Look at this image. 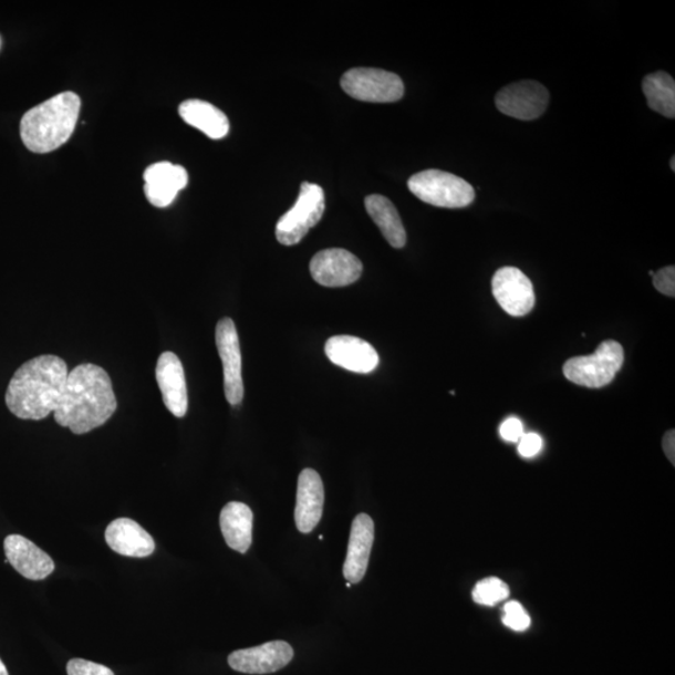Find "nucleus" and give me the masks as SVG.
<instances>
[{
	"label": "nucleus",
	"instance_id": "f257e3e1",
	"mask_svg": "<svg viewBox=\"0 0 675 675\" xmlns=\"http://www.w3.org/2000/svg\"><path fill=\"white\" fill-rule=\"evenodd\" d=\"M117 411L110 374L101 366L81 364L68 375L54 419L74 434L90 433L107 423Z\"/></svg>",
	"mask_w": 675,
	"mask_h": 675
},
{
	"label": "nucleus",
	"instance_id": "f03ea898",
	"mask_svg": "<svg viewBox=\"0 0 675 675\" xmlns=\"http://www.w3.org/2000/svg\"><path fill=\"white\" fill-rule=\"evenodd\" d=\"M68 375V366L60 356H35L14 373L6 394L7 407L19 419L46 418L60 405Z\"/></svg>",
	"mask_w": 675,
	"mask_h": 675
},
{
	"label": "nucleus",
	"instance_id": "7ed1b4c3",
	"mask_svg": "<svg viewBox=\"0 0 675 675\" xmlns=\"http://www.w3.org/2000/svg\"><path fill=\"white\" fill-rule=\"evenodd\" d=\"M81 98L73 92L52 96L28 111L21 122L24 146L34 153L53 152L71 138L79 121Z\"/></svg>",
	"mask_w": 675,
	"mask_h": 675
},
{
	"label": "nucleus",
	"instance_id": "20e7f679",
	"mask_svg": "<svg viewBox=\"0 0 675 675\" xmlns=\"http://www.w3.org/2000/svg\"><path fill=\"white\" fill-rule=\"evenodd\" d=\"M408 188L422 201L439 208H466L476 198L475 188L467 180L438 169L412 176Z\"/></svg>",
	"mask_w": 675,
	"mask_h": 675
},
{
	"label": "nucleus",
	"instance_id": "39448f33",
	"mask_svg": "<svg viewBox=\"0 0 675 675\" xmlns=\"http://www.w3.org/2000/svg\"><path fill=\"white\" fill-rule=\"evenodd\" d=\"M624 362L623 346L615 341L598 345L591 355L574 356L563 366L568 381L586 388H602L612 383Z\"/></svg>",
	"mask_w": 675,
	"mask_h": 675
},
{
	"label": "nucleus",
	"instance_id": "423d86ee",
	"mask_svg": "<svg viewBox=\"0 0 675 675\" xmlns=\"http://www.w3.org/2000/svg\"><path fill=\"white\" fill-rule=\"evenodd\" d=\"M325 210L323 189L313 183H302L294 207L278 220L276 237L283 246H295L311 228L320 224Z\"/></svg>",
	"mask_w": 675,
	"mask_h": 675
},
{
	"label": "nucleus",
	"instance_id": "0eeeda50",
	"mask_svg": "<svg viewBox=\"0 0 675 675\" xmlns=\"http://www.w3.org/2000/svg\"><path fill=\"white\" fill-rule=\"evenodd\" d=\"M341 85L352 98L371 103H393L403 98L401 76L375 68H353L344 73Z\"/></svg>",
	"mask_w": 675,
	"mask_h": 675
},
{
	"label": "nucleus",
	"instance_id": "6e6552de",
	"mask_svg": "<svg viewBox=\"0 0 675 675\" xmlns=\"http://www.w3.org/2000/svg\"><path fill=\"white\" fill-rule=\"evenodd\" d=\"M216 342L224 363L226 398L229 404L239 405L245 397L242 353H240L236 324L230 318H224L218 322Z\"/></svg>",
	"mask_w": 675,
	"mask_h": 675
},
{
	"label": "nucleus",
	"instance_id": "1a4fd4ad",
	"mask_svg": "<svg viewBox=\"0 0 675 675\" xmlns=\"http://www.w3.org/2000/svg\"><path fill=\"white\" fill-rule=\"evenodd\" d=\"M499 112L520 121H534L543 115L549 104L544 85L534 81L509 84L496 96Z\"/></svg>",
	"mask_w": 675,
	"mask_h": 675
},
{
	"label": "nucleus",
	"instance_id": "9d476101",
	"mask_svg": "<svg viewBox=\"0 0 675 675\" xmlns=\"http://www.w3.org/2000/svg\"><path fill=\"white\" fill-rule=\"evenodd\" d=\"M491 289L501 310L509 315L525 316L533 311V284L522 270L515 267L500 268L491 281Z\"/></svg>",
	"mask_w": 675,
	"mask_h": 675
},
{
	"label": "nucleus",
	"instance_id": "9b49d317",
	"mask_svg": "<svg viewBox=\"0 0 675 675\" xmlns=\"http://www.w3.org/2000/svg\"><path fill=\"white\" fill-rule=\"evenodd\" d=\"M363 264L349 250L332 248L316 253L311 262V274L318 284L338 288L359 281Z\"/></svg>",
	"mask_w": 675,
	"mask_h": 675
},
{
	"label": "nucleus",
	"instance_id": "f8f14e48",
	"mask_svg": "<svg viewBox=\"0 0 675 675\" xmlns=\"http://www.w3.org/2000/svg\"><path fill=\"white\" fill-rule=\"evenodd\" d=\"M294 651L284 641H273L259 647L239 650L229 655L231 669L247 674H269L281 671L291 663Z\"/></svg>",
	"mask_w": 675,
	"mask_h": 675
},
{
	"label": "nucleus",
	"instance_id": "ddd939ff",
	"mask_svg": "<svg viewBox=\"0 0 675 675\" xmlns=\"http://www.w3.org/2000/svg\"><path fill=\"white\" fill-rule=\"evenodd\" d=\"M328 360L341 368L360 374L372 373L380 364V355L361 338L335 335L325 343Z\"/></svg>",
	"mask_w": 675,
	"mask_h": 675
},
{
	"label": "nucleus",
	"instance_id": "4468645a",
	"mask_svg": "<svg viewBox=\"0 0 675 675\" xmlns=\"http://www.w3.org/2000/svg\"><path fill=\"white\" fill-rule=\"evenodd\" d=\"M6 562L27 580L42 581L54 572L53 559L31 540L12 534L4 539Z\"/></svg>",
	"mask_w": 675,
	"mask_h": 675
},
{
	"label": "nucleus",
	"instance_id": "2eb2a0df",
	"mask_svg": "<svg viewBox=\"0 0 675 675\" xmlns=\"http://www.w3.org/2000/svg\"><path fill=\"white\" fill-rule=\"evenodd\" d=\"M144 193L154 207L172 205L181 189L188 185V172L177 164L159 162L144 172Z\"/></svg>",
	"mask_w": 675,
	"mask_h": 675
},
{
	"label": "nucleus",
	"instance_id": "dca6fc26",
	"mask_svg": "<svg viewBox=\"0 0 675 675\" xmlns=\"http://www.w3.org/2000/svg\"><path fill=\"white\" fill-rule=\"evenodd\" d=\"M156 377L167 409L177 418L188 412V391L185 370L175 353L166 352L159 356Z\"/></svg>",
	"mask_w": 675,
	"mask_h": 675
},
{
	"label": "nucleus",
	"instance_id": "f3484780",
	"mask_svg": "<svg viewBox=\"0 0 675 675\" xmlns=\"http://www.w3.org/2000/svg\"><path fill=\"white\" fill-rule=\"evenodd\" d=\"M324 507V486L314 469L307 468L298 479L295 525L299 532L311 533L321 522Z\"/></svg>",
	"mask_w": 675,
	"mask_h": 675
},
{
	"label": "nucleus",
	"instance_id": "a211bd4d",
	"mask_svg": "<svg viewBox=\"0 0 675 675\" xmlns=\"http://www.w3.org/2000/svg\"><path fill=\"white\" fill-rule=\"evenodd\" d=\"M374 543V522L368 515L356 516L353 520L349 553H346L343 574L346 582L359 584L362 582Z\"/></svg>",
	"mask_w": 675,
	"mask_h": 675
},
{
	"label": "nucleus",
	"instance_id": "6ab92c4d",
	"mask_svg": "<svg viewBox=\"0 0 675 675\" xmlns=\"http://www.w3.org/2000/svg\"><path fill=\"white\" fill-rule=\"evenodd\" d=\"M105 540L112 551L125 557L146 558L156 549L147 530L129 518L113 520L105 530Z\"/></svg>",
	"mask_w": 675,
	"mask_h": 675
},
{
	"label": "nucleus",
	"instance_id": "aec40b11",
	"mask_svg": "<svg viewBox=\"0 0 675 675\" xmlns=\"http://www.w3.org/2000/svg\"><path fill=\"white\" fill-rule=\"evenodd\" d=\"M220 529L228 547L239 553H247L252 546V509L239 501H230L221 509Z\"/></svg>",
	"mask_w": 675,
	"mask_h": 675
},
{
	"label": "nucleus",
	"instance_id": "412c9836",
	"mask_svg": "<svg viewBox=\"0 0 675 675\" xmlns=\"http://www.w3.org/2000/svg\"><path fill=\"white\" fill-rule=\"evenodd\" d=\"M183 121L205 133L211 139L225 138L229 132L227 115L205 101L189 100L179 105Z\"/></svg>",
	"mask_w": 675,
	"mask_h": 675
},
{
	"label": "nucleus",
	"instance_id": "4be33fe9",
	"mask_svg": "<svg viewBox=\"0 0 675 675\" xmlns=\"http://www.w3.org/2000/svg\"><path fill=\"white\" fill-rule=\"evenodd\" d=\"M364 205L385 240L393 248H403L407 243V231L393 202L381 195H372L365 198Z\"/></svg>",
	"mask_w": 675,
	"mask_h": 675
},
{
	"label": "nucleus",
	"instance_id": "5701e85b",
	"mask_svg": "<svg viewBox=\"0 0 675 675\" xmlns=\"http://www.w3.org/2000/svg\"><path fill=\"white\" fill-rule=\"evenodd\" d=\"M643 92L651 110L664 115L665 118L674 120L675 82L673 76L665 72L652 73L645 76Z\"/></svg>",
	"mask_w": 675,
	"mask_h": 675
},
{
	"label": "nucleus",
	"instance_id": "b1692460",
	"mask_svg": "<svg viewBox=\"0 0 675 675\" xmlns=\"http://www.w3.org/2000/svg\"><path fill=\"white\" fill-rule=\"evenodd\" d=\"M510 594L506 582L497 577H488L481 580L472 590V601L485 606H494L507 600Z\"/></svg>",
	"mask_w": 675,
	"mask_h": 675
},
{
	"label": "nucleus",
	"instance_id": "393cba45",
	"mask_svg": "<svg viewBox=\"0 0 675 675\" xmlns=\"http://www.w3.org/2000/svg\"><path fill=\"white\" fill-rule=\"evenodd\" d=\"M503 624L515 632H525L532 624V620L522 604L510 601L505 606Z\"/></svg>",
	"mask_w": 675,
	"mask_h": 675
},
{
	"label": "nucleus",
	"instance_id": "a878e982",
	"mask_svg": "<svg viewBox=\"0 0 675 675\" xmlns=\"http://www.w3.org/2000/svg\"><path fill=\"white\" fill-rule=\"evenodd\" d=\"M66 673L68 675H114L105 665L79 658L68 663Z\"/></svg>",
	"mask_w": 675,
	"mask_h": 675
},
{
	"label": "nucleus",
	"instance_id": "bb28decb",
	"mask_svg": "<svg viewBox=\"0 0 675 675\" xmlns=\"http://www.w3.org/2000/svg\"><path fill=\"white\" fill-rule=\"evenodd\" d=\"M653 284L658 292L674 298L675 295V268L665 267L653 274Z\"/></svg>",
	"mask_w": 675,
	"mask_h": 675
},
{
	"label": "nucleus",
	"instance_id": "cd10ccee",
	"mask_svg": "<svg viewBox=\"0 0 675 675\" xmlns=\"http://www.w3.org/2000/svg\"><path fill=\"white\" fill-rule=\"evenodd\" d=\"M543 448V439L537 433H525L519 440L518 451L523 458H533Z\"/></svg>",
	"mask_w": 675,
	"mask_h": 675
},
{
	"label": "nucleus",
	"instance_id": "c85d7f7f",
	"mask_svg": "<svg viewBox=\"0 0 675 675\" xmlns=\"http://www.w3.org/2000/svg\"><path fill=\"white\" fill-rule=\"evenodd\" d=\"M499 434L500 437L507 442H519L525 434L523 423L520 422V419L518 418L510 417L503 423H501Z\"/></svg>",
	"mask_w": 675,
	"mask_h": 675
},
{
	"label": "nucleus",
	"instance_id": "c756f323",
	"mask_svg": "<svg viewBox=\"0 0 675 675\" xmlns=\"http://www.w3.org/2000/svg\"><path fill=\"white\" fill-rule=\"evenodd\" d=\"M663 449L665 456L672 461V465H675V432L672 429L668 433H665L663 438Z\"/></svg>",
	"mask_w": 675,
	"mask_h": 675
},
{
	"label": "nucleus",
	"instance_id": "7c9ffc66",
	"mask_svg": "<svg viewBox=\"0 0 675 675\" xmlns=\"http://www.w3.org/2000/svg\"><path fill=\"white\" fill-rule=\"evenodd\" d=\"M0 675H9L4 663L0 660Z\"/></svg>",
	"mask_w": 675,
	"mask_h": 675
},
{
	"label": "nucleus",
	"instance_id": "2f4dec72",
	"mask_svg": "<svg viewBox=\"0 0 675 675\" xmlns=\"http://www.w3.org/2000/svg\"><path fill=\"white\" fill-rule=\"evenodd\" d=\"M671 168H672L673 172L675 170V157H672Z\"/></svg>",
	"mask_w": 675,
	"mask_h": 675
},
{
	"label": "nucleus",
	"instance_id": "473e14b6",
	"mask_svg": "<svg viewBox=\"0 0 675 675\" xmlns=\"http://www.w3.org/2000/svg\"><path fill=\"white\" fill-rule=\"evenodd\" d=\"M2 43H3L2 37H0V48H2Z\"/></svg>",
	"mask_w": 675,
	"mask_h": 675
}]
</instances>
